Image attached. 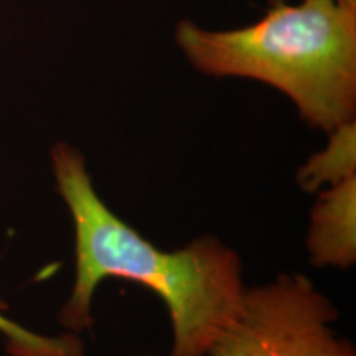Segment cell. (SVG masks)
<instances>
[{"label": "cell", "mask_w": 356, "mask_h": 356, "mask_svg": "<svg viewBox=\"0 0 356 356\" xmlns=\"http://www.w3.org/2000/svg\"><path fill=\"white\" fill-rule=\"evenodd\" d=\"M51 165L74 226V284L60 325L76 335L89 330L96 289L108 279L131 280L167 307L173 328L168 356H207L246 291L239 256L213 236L163 251L104 203L76 147L56 144Z\"/></svg>", "instance_id": "obj_1"}, {"label": "cell", "mask_w": 356, "mask_h": 356, "mask_svg": "<svg viewBox=\"0 0 356 356\" xmlns=\"http://www.w3.org/2000/svg\"><path fill=\"white\" fill-rule=\"evenodd\" d=\"M190 65L213 78H246L284 92L310 127L332 132L356 115V6L343 0H275L256 24L175 29Z\"/></svg>", "instance_id": "obj_2"}, {"label": "cell", "mask_w": 356, "mask_h": 356, "mask_svg": "<svg viewBox=\"0 0 356 356\" xmlns=\"http://www.w3.org/2000/svg\"><path fill=\"white\" fill-rule=\"evenodd\" d=\"M338 310L304 274L246 287L207 356H356L333 332Z\"/></svg>", "instance_id": "obj_3"}, {"label": "cell", "mask_w": 356, "mask_h": 356, "mask_svg": "<svg viewBox=\"0 0 356 356\" xmlns=\"http://www.w3.org/2000/svg\"><path fill=\"white\" fill-rule=\"evenodd\" d=\"M307 249L318 269H348L356 261V175L318 191L310 213Z\"/></svg>", "instance_id": "obj_4"}, {"label": "cell", "mask_w": 356, "mask_h": 356, "mask_svg": "<svg viewBox=\"0 0 356 356\" xmlns=\"http://www.w3.org/2000/svg\"><path fill=\"white\" fill-rule=\"evenodd\" d=\"M356 175V121L328 132L323 150L300 167L297 181L305 191H318Z\"/></svg>", "instance_id": "obj_5"}, {"label": "cell", "mask_w": 356, "mask_h": 356, "mask_svg": "<svg viewBox=\"0 0 356 356\" xmlns=\"http://www.w3.org/2000/svg\"><path fill=\"white\" fill-rule=\"evenodd\" d=\"M7 305L0 302V333L6 337L10 356H84V343L76 333L61 337H43L3 315Z\"/></svg>", "instance_id": "obj_6"}, {"label": "cell", "mask_w": 356, "mask_h": 356, "mask_svg": "<svg viewBox=\"0 0 356 356\" xmlns=\"http://www.w3.org/2000/svg\"><path fill=\"white\" fill-rule=\"evenodd\" d=\"M343 2H346V3H353V6H356V0H343Z\"/></svg>", "instance_id": "obj_7"}]
</instances>
